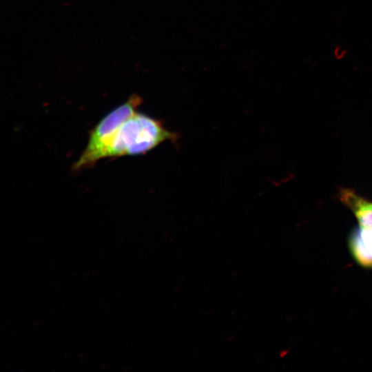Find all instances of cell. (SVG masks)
<instances>
[{"label": "cell", "mask_w": 372, "mask_h": 372, "mask_svg": "<svg viewBox=\"0 0 372 372\" xmlns=\"http://www.w3.org/2000/svg\"><path fill=\"white\" fill-rule=\"evenodd\" d=\"M142 99L132 94L123 104L104 116L90 133L87 144L72 166L79 171L94 166L99 160L105 158V152L116 131L130 116L137 112Z\"/></svg>", "instance_id": "7a4b0ae2"}, {"label": "cell", "mask_w": 372, "mask_h": 372, "mask_svg": "<svg viewBox=\"0 0 372 372\" xmlns=\"http://www.w3.org/2000/svg\"><path fill=\"white\" fill-rule=\"evenodd\" d=\"M177 138L178 134L166 129L159 120L136 112L116 131L105 158L143 154L163 142Z\"/></svg>", "instance_id": "6da1fadb"}, {"label": "cell", "mask_w": 372, "mask_h": 372, "mask_svg": "<svg viewBox=\"0 0 372 372\" xmlns=\"http://www.w3.org/2000/svg\"><path fill=\"white\" fill-rule=\"evenodd\" d=\"M360 230L364 243L372 254V228H363L360 227Z\"/></svg>", "instance_id": "5b68a950"}, {"label": "cell", "mask_w": 372, "mask_h": 372, "mask_svg": "<svg viewBox=\"0 0 372 372\" xmlns=\"http://www.w3.org/2000/svg\"><path fill=\"white\" fill-rule=\"evenodd\" d=\"M348 244L355 261L362 267L372 269V254L364 243L360 226L350 234Z\"/></svg>", "instance_id": "277c9868"}, {"label": "cell", "mask_w": 372, "mask_h": 372, "mask_svg": "<svg viewBox=\"0 0 372 372\" xmlns=\"http://www.w3.org/2000/svg\"><path fill=\"white\" fill-rule=\"evenodd\" d=\"M340 199L352 211L360 227L372 228V202L349 189H342L340 191Z\"/></svg>", "instance_id": "3957f363"}]
</instances>
